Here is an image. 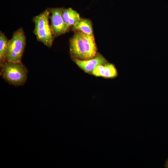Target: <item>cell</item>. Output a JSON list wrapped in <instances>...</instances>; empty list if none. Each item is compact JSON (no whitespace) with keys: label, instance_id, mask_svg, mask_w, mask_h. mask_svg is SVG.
Returning <instances> with one entry per match:
<instances>
[{"label":"cell","instance_id":"6da1fadb","mask_svg":"<svg viewBox=\"0 0 168 168\" xmlns=\"http://www.w3.org/2000/svg\"><path fill=\"white\" fill-rule=\"evenodd\" d=\"M0 64V75L6 82L16 87L24 85L28 70L21 62L5 61Z\"/></svg>","mask_w":168,"mask_h":168},{"label":"cell","instance_id":"7a4b0ae2","mask_svg":"<svg viewBox=\"0 0 168 168\" xmlns=\"http://www.w3.org/2000/svg\"><path fill=\"white\" fill-rule=\"evenodd\" d=\"M50 14L49 10L47 8L32 19L35 24L33 33L37 41L49 48L52 46L54 36L49 22Z\"/></svg>","mask_w":168,"mask_h":168},{"label":"cell","instance_id":"3957f363","mask_svg":"<svg viewBox=\"0 0 168 168\" xmlns=\"http://www.w3.org/2000/svg\"><path fill=\"white\" fill-rule=\"evenodd\" d=\"M26 38L22 28L17 29L9 40L5 54V61L21 62L26 45Z\"/></svg>","mask_w":168,"mask_h":168},{"label":"cell","instance_id":"277c9868","mask_svg":"<svg viewBox=\"0 0 168 168\" xmlns=\"http://www.w3.org/2000/svg\"><path fill=\"white\" fill-rule=\"evenodd\" d=\"M50 16L51 27L54 36H58L65 33L67 30L62 17L63 7L48 8Z\"/></svg>","mask_w":168,"mask_h":168},{"label":"cell","instance_id":"5b68a950","mask_svg":"<svg viewBox=\"0 0 168 168\" xmlns=\"http://www.w3.org/2000/svg\"><path fill=\"white\" fill-rule=\"evenodd\" d=\"M70 50L74 58L87 59L86 49L81 31L76 32L70 40Z\"/></svg>","mask_w":168,"mask_h":168},{"label":"cell","instance_id":"8992f818","mask_svg":"<svg viewBox=\"0 0 168 168\" xmlns=\"http://www.w3.org/2000/svg\"><path fill=\"white\" fill-rule=\"evenodd\" d=\"M73 61L81 68L86 72H92L94 69L100 64H105L107 62L105 59L101 55L86 60H81L73 58Z\"/></svg>","mask_w":168,"mask_h":168},{"label":"cell","instance_id":"52a82bcc","mask_svg":"<svg viewBox=\"0 0 168 168\" xmlns=\"http://www.w3.org/2000/svg\"><path fill=\"white\" fill-rule=\"evenodd\" d=\"M81 32L85 45L87 59L94 58L97 53V48L93 35Z\"/></svg>","mask_w":168,"mask_h":168},{"label":"cell","instance_id":"ba28073f","mask_svg":"<svg viewBox=\"0 0 168 168\" xmlns=\"http://www.w3.org/2000/svg\"><path fill=\"white\" fill-rule=\"evenodd\" d=\"M62 15L68 30L80 19L79 13L71 8H64Z\"/></svg>","mask_w":168,"mask_h":168},{"label":"cell","instance_id":"9c48e42d","mask_svg":"<svg viewBox=\"0 0 168 168\" xmlns=\"http://www.w3.org/2000/svg\"><path fill=\"white\" fill-rule=\"evenodd\" d=\"M72 29L78 30L87 35H93L91 23L87 19L80 18L72 26Z\"/></svg>","mask_w":168,"mask_h":168},{"label":"cell","instance_id":"30bf717a","mask_svg":"<svg viewBox=\"0 0 168 168\" xmlns=\"http://www.w3.org/2000/svg\"><path fill=\"white\" fill-rule=\"evenodd\" d=\"M9 40L2 31H0V63L5 62V54Z\"/></svg>","mask_w":168,"mask_h":168},{"label":"cell","instance_id":"8fae6325","mask_svg":"<svg viewBox=\"0 0 168 168\" xmlns=\"http://www.w3.org/2000/svg\"><path fill=\"white\" fill-rule=\"evenodd\" d=\"M117 72L115 66L112 64H105V74L104 77L113 78L116 77Z\"/></svg>","mask_w":168,"mask_h":168},{"label":"cell","instance_id":"7c38bea8","mask_svg":"<svg viewBox=\"0 0 168 168\" xmlns=\"http://www.w3.org/2000/svg\"><path fill=\"white\" fill-rule=\"evenodd\" d=\"M91 72L95 76L104 77L105 74V64H100L97 66Z\"/></svg>","mask_w":168,"mask_h":168},{"label":"cell","instance_id":"4fadbf2b","mask_svg":"<svg viewBox=\"0 0 168 168\" xmlns=\"http://www.w3.org/2000/svg\"><path fill=\"white\" fill-rule=\"evenodd\" d=\"M165 166L166 168H168V159L165 162Z\"/></svg>","mask_w":168,"mask_h":168}]
</instances>
